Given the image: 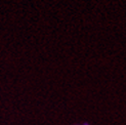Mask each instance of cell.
Here are the masks:
<instances>
[{
    "instance_id": "1",
    "label": "cell",
    "mask_w": 126,
    "mask_h": 125,
    "mask_svg": "<svg viewBox=\"0 0 126 125\" xmlns=\"http://www.w3.org/2000/svg\"><path fill=\"white\" fill-rule=\"evenodd\" d=\"M82 125H90V124H88V123H84V124H82Z\"/></svg>"
},
{
    "instance_id": "2",
    "label": "cell",
    "mask_w": 126,
    "mask_h": 125,
    "mask_svg": "<svg viewBox=\"0 0 126 125\" xmlns=\"http://www.w3.org/2000/svg\"><path fill=\"white\" fill-rule=\"evenodd\" d=\"M75 125H81V124H75Z\"/></svg>"
}]
</instances>
